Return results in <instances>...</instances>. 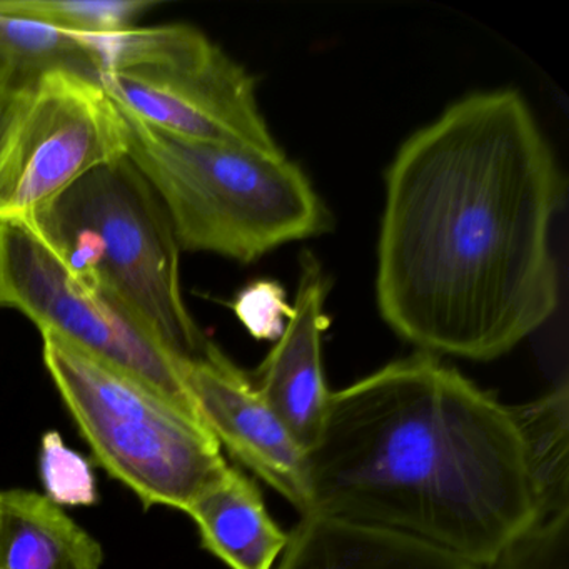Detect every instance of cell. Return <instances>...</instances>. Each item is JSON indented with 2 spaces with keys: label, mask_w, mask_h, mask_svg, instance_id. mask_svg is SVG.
<instances>
[{
  "label": "cell",
  "mask_w": 569,
  "mask_h": 569,
  "mask_svg": "<svg viewBox=\"0 0 569 569\" xmlns=\"http://www.w3.org/2000/svg\"><path fill=\"white\" fill-rule=\"evenodd\" d=\"M558 159L512 89L449 106L386 172L376 301L421 352L492 361L558 309Z\"/></svg>",
  "instance_id": "6da1fadb"
},
{
  "label": "cell",
  "mask_w": 569,
  "mask_h": 569,
  "mask_svg": "<svg viewBox=\"0 0 569 569\" xmlns=\"http://www.w3.org/2000/svg\"><path fill=\"white\" fill-rule=\"evenodd\" d=\"M306 478V512L485 568L569 512L568 381L509 406L436 356L399 359L331 392Z\"/></svg>",
  "instance_id": "7a4b0ae2"
},
{
  "label": "cell",
  "mask_w": 569,
  "mask_h": 569,
  "mask_svg": "<svg viewBox=\"0 0 569 569\" xmlns=\"http://www.w3.org/2000/svg\"><path fill=\"white\" fill-rule=\"evenodd\" d=\"M119 109L126 158L164 206L181 251L249 264L328 231L325 202L284 152L189 141Z\"/></svg>",
  "instance_id": "3957f363"
},
{
  "label": "cell",
  "mask_w": 569,
  "mask_h": 569,
  "mask_svg": "<svg viewBox=\"0 0 569 569\" xmlns=\"http://www.w3.org/2000/svg\"><path fill=\"white\" fill-rule=\"evenodd\" d=\"M29 224L76 276L121 302L179 361L204 351L209 341L182 298L174 229L128 158L79 179Z\"/></svg>",
  "instance_id": "277c9868"
},
{
  "label": "cell",
  "mask_w": 569,
  "mask_h": 569,
  "mask_svg": "<svg viewBox=\"0 0 569 569\" xmlns=\"http://www.w3.org/2000/svg\"><path fill=\"white\" fill-rule=\"evenodd\" d=\"M46 369L98 465L146 508L186 512L229 468L194 409L124 369L42 335Z\"/></svg>",
  "instance_id": "5b68a950"
},
{
  "label": "cell",
  "mask_w": 569,
  "mask_h": 569,
  "mask_svg": "<svg viewBox=\"0 0 569 569\" xmlns=\"http://www.w3.org/2000/svg\"><path fill=\"white\" fill-rule=\"evenodd\" d=\"M0 308L192 408L182 366L121 302L76 276L22 221H0ZM194 409V408H192Z\"/></svg>",
  "instance_id": "8992f818"
},
{
  "label": "cell",
  "mask_w": 569,
  "mask_h": 569,
  "mask_svg": "<svg viewBox=\"0 0 569 569\" xmlns=\"http://www.w3.org/2000/svg\"><path fill=\"white\" fill-rule=\"evenodd\" d=\"M126 151L124 118L101 82L66 71L39 76L0 158V221H34Z\"/></svg>",
  "instance_id": "52a82bcc"
},
{
  "label": "cell",
  "mask_w": 569,
  "mask_h": 569,
  "mask_svg": "<svg viewBox=\"0 0 569 569\" xmlns=\"http://www.w3.org/2000/svg\"><path fill=\"white\" fill-rule=\"evenodd\" d=\"M99 82L116 104L159 131L281 151L259 111L252 76L191 26H181L158 61L106 72Z\"/></svg>",
  "instance_id": "ba28073f"
},
{
  "label": "cell",
  "mask_w": 569,
  "mask_h": 569,
  "mask_svg": "<svg viewBox=\"0 0 569 569\" xmlns=\"http://www.w3.org/2000/svg\"><path fill=\"white\" fill-rule=\"evenodd\" d=\"M182 378L196 415L221 449L305 515L306 451L269 408L256 381L211 341L184 362Z\"/></svg>",
  "instance_id": "9c48e42d"
},
{
  "label": "cell",
  "mask_w": 569,
  "mask_h": 569,
  "mask_svg": "<svg viewBox=\"0 0 569 569\" xmlns=\"http://www.w3.org/2000/svg\"><path fill=\"white\" fill-rule=\"evenodd\" d=\"M328 274L315 256L301 261L291 319L259 369L258 386L269 408L308 451L321 431L331 391L322 369Z\"/></svg>",
  "instance_id": "30bf717a"
},
{
  "label": "cell",
  "mask_w": 569,
  "mask_h": 569,
  "mask_svg": "<svg viewBox=\"0 0 569 569\" xmlns=\"http://www.w3.org/2000/svg\"><path fill=\"white\" fill-rule=\"evenodd\" d=\"M274 569H481L382 529L306 512Z\"/></svg>",
  "instance_id": "8fae6325"
},
{
  "label": "cell",
  "mask_w": 569,
  "mask_h": 569,
  "mask_svg": "<svg viewBox=\"0 0 569 569\" xmlns=\"http://www.w3.org/2000/svg\"><path fill=\"white\" fill-rule=\"evenodd\" d=\"M201 542L231 569H274L289 535L271 518L256 482L229 465L186 509Z\"/></svg>",
  "instance_id": "7c38bea8"
},
{
  "label": "cell",
  "mask_w": 569,
  "mask_h": 569,
  "mask_svg": "<svg viewBox=\"0 0 569 569\" xmlns=\"http://www.w3.org/2000/svg\"><path fill=\"white\" fill-rule=\"evenodd\" d=\"M101 545L46 495L0 491V569H101Z\"/></svg>",
  "instance_id": "4fadbf2b"
},
{
  "label": "cell",
  "mask_w": 569,
  "mask_h": 569,
  "mask_svg": "<svg viewBox=\"0 0 569 569\" xmlns=\"http://www.w3.org/2000/svg\"><path fill=\"white\" fill-rule=\"evenodd\" d=\"M0 69L21 84L54 71L74 72L99 82L101 72L86 36L9 16H0Z\"/></svg>",
  "instance_id": "5bb4252c"
},
{
  "label": "cell",
  "mask_w": 569,
  "mask_h": 569,
  "mask_svg": "<svg viewBox=\"0 0 569 569\" xmlns=\"http://www.w3.org/2000/svg\"><path fill=\"white\" fill-rule=\"evenodd\" d=\"M156 0H0V16L28 19L78 36H108L134 28Z\"/></svg>",
  "instance_id": "9a60e30c"
},
{
  "label": "cell",
  "mask_w": 569,
  "mask_h": 569,
  "mask_svg": "<svg viewBox=\"0 0 569 569\" xmlns=\"http://www.w3.org/2000/svg\"><path fill=\"white\" fill-rule=\"evenodd\" d=\"M41 479L46 496L58 506H91L98 501L91 465L68 448L59 432L51 431L42 438Z\"/></svg>",
  "instance_id": "2e32d148"
},
{
  "label": "cell",
  "mask_w": 569,
  "mask_h": 569,
  "mask_svg": "<svg viewBox=\"0 0 569 569\" xmlns=\"http://www.w3.org/2000/svg\"><path fill=\"white\" fill-rule=\"evenodd\" d=\"M236 318L256 339L278 341L291 319L292 306L282 286L271 279H259L246 286L231 305Z\"/></svg>",
  "instance_id": "e0dca14e"
},
{
  "label": "cell",
  "mask_w": 569,
  "mask_h": 569,
  "mask_svg": "<svg viewBox=\"0 0 569 569\" xmlns=\"http://www.w3.org/2000/svg\"><path fill=\"white\" fill-rule=\"evenodd\" d=\"M28 84L14 81L8 76L0 78V158L11 138L12 129L18 121L19 112L24 104Z\"/></svg>",
  "instance_id": "ac0fdd59"
},
{
  "label": "cell",
  "mask_w": 569,
  "mask_h": 569,
  "mask_svg": "<svg viewBox=\"0 0 569 569\" xmlns=\"http://www.w3.org/2000/svg\"><path fill=\"white\" fill-rule=\"evenodd\" d=\"M485 569H566L555 559L546 556L529 555V552H516L489 565Z\"/></svg>",
  "instance_id": "d6986e66"
},
{
  "label": "cell",
  "mask_w": 569,
  "mask_h": 569,
  "mask_svg": "<svg viewBox=\"0 0 569 569\" xmlns=\"http://www.w3.org/2000/svg\"><path fill=\"white\" fill-rule=\"evenodd\" d=\"M2 76H6L4 72H2V69H0V78H2ZM9 78V76H8Z\"/></svg>",
  "instance_id": "ffe728a7"
}]
</instances>
